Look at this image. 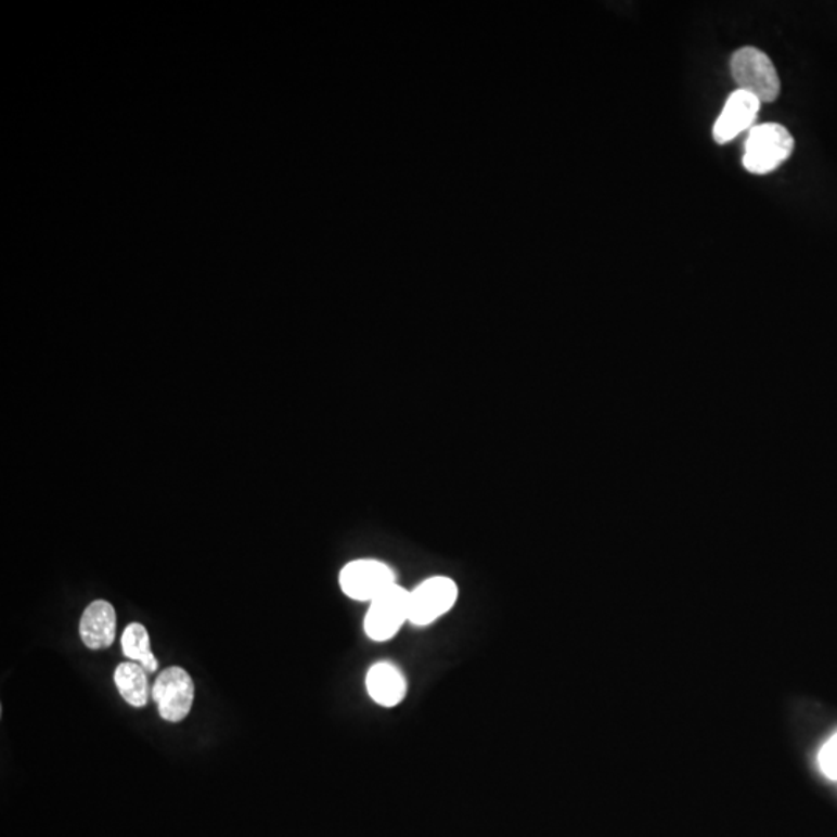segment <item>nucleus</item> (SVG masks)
Instances as JSON below:
<instances>
[{
    "label": "nucleus",
    "instance_id": "nucleus-6",
    "mask_svg": "<svg viewBox=\"0 0 837 837\" xmlns=\"http://www.w3.org/2000/svg\"><path fill=\"white\" fill-rule=\"evenodd\" d=\"M153 699L158 713L168 723L185 720L194 703V681L182 667H169L158 674L153 685Z\"/></svg>",
    "mask_w": 837,
    "mask_h": 837
},
{
    "label": "nucleus",
    "instance_id": "nucleus-11",
    "mask_svg": "<svg viewBox=\"0 0 837 837\" xmlns=\"http://www.w3.org/2000/svg\"><path fill=\"white\" fill-rule=\"evenodd\" d=\"M121 648L126 658L139 662L146 673H154L158 669V661L151 652L150 633L142 623L133 622L126 627L121 636Z\"/></svg>",
    "mask_w": 837,
    "mask_h": 837
},
{
    "label": "nucleus",
    "instance_id": "nucleus-12",
    "mask_svg": "<svg viewBox=\"0 0 837 837\" xmlns=\"http://www.w3.org/2000/svg\"><path fill=\"white\" fill-rule=\"evenodd\" d=\"M819 767L826 777L837 781V732L819 752Z\"/></svg>",
    "mask_w": 837,
    "mask_h": 837
},
{
    "label": "nucleus",
    "instance_id": "nucleus-2",
    "mask_svg": "<svg viewBox=\"0 0 837 837\" xmlns=\"http://www.w3.org/2000/svg\"><path fill=\"white\" fill-rule=\"evenodd\" d=\"M793 151L794 139L788 129L778 123H767L750 129L743 165L752 175H770L788 160Z\"/></svg>",
    "mask_w": 837,
    "mask_h": 837
},
{
    "label": "nucleus",
    "instance_id": "nucleus-5",
    "mask_svg": "<svg viewBox=\"0 0 837 837\" xmlns=\"http://www.w3.org/2000/svg\"><path fill=\"white\" fill-rule=\"evenodd\" d=\"M338 582L349 598L368 604L397 584L395 569L375 558H359L348 563L342 569Z\"/></svg>",
    "mask_w": 837,
    "mask_h": 837
},
{
    "label": "nucleus",
    "instance_id": "nucleus-10",
    "mask_svg": "<svg viewBox=\"0 0 837 837\" xmlns=\"http://www.w3.org/2000/svg\"><path fill=\"white\" fill-rule=\"evenodd\" d=\"M115 685L120 692L121 698L129 706L144 707L150 698V683H147V673L140 664L123 662L115 669Z\"/></svg>",
    "mask_w": 837,
    "mask_h": 837
},
{
    "label": "nucleus",
    "instance_id": "nucleus-4",
    "mask_svg": "<svg viewBox=\"0 0 837 837\" xmlns=\"http://www.w3.org/2000/svg\"><path fill=\"white\" fill-rule=\"evenodd\" d=\"M460 597V588L453 579L435 576L425 579L410 591V623L428 627L452 611Z\"/></svg>",
    "mask_w": 837,
    "mask_h": 837
},
{
    "label": "nucleus",
    "instance_id": "nucleus-3",
    "mask_svg": "<svg viewBox=\"0 0 837 837\" xmlns=\"http://www.w3.org/2000/svg\"><path fill=\"white\" fill-rule=\"evenodd\" d=\"M410 622V591L399 583L374 598L364 616V633L371 641L384 644Z\"/></svg>",
    "mask_w": 837,
    "mask_h": 837
},
{
    "label": "nucleus",
    "instance_id": "nucleus-8",
    "mask_svg": "<svg viewBox=\"0 0 837 837\" xmlns=\"http://www.w3.org/2000/svg\"><path fill=\"white\" fill-rule=\"evenodd\" d=\"M79 636L90 651L110 648L117 636V613L106 601L92 602L79 620Z\"/></svg>",
    "mask_w": 837,
    "mask_h": 837
},
{
    "label": "nucleus",
    "instance_id": "nucleus-9",
    "mask_svg": "<svg viewBox=\"0 0 837 837\" xmlns=\"http://www.w3.org/2000/svg\"><path fill=\"white\" fill-rule=\"evenodd\" d=\"M368 695L375 705L391 709L405 699L408 683L405 674L392 662H377L366 673Z\"/></svg>",
    "mask_w": 837,
    "mask_h": 837
},
{
    "label": "nucleus",
    "instance_id": "nucleus-7",
    "mask_svg": "<svg viewBox=\"0 0 837 837\" xmlns=\"http://www.w3.org/2000/svg\"><path fill=\"white\" fill-rule=\"evenodd\" d=\"M760 101L745 90L731 93L724 110L713 125V140L718 144L732 142L743 131H748L759 117Z\"/></svg>",
    "mask_w": 837,
    "mask_h": 837
},
{
    "label": "nucleus",
    "instance_id": "nucleus-1",
    "mask_svg": "<svg viewBox=\"0 0 837 837\" xmlns=\"http://www.w3.org/2000/svg\"><path fill=\"white\" fill-rule=\"evenodd\" d=\"M731 72L738 88L760 103H772L781 95V78L771 57L756 47H743L732 55Z\"/></svg>",
    "mask_w": 837,
    "mask_h": 837
}]
</instances>
